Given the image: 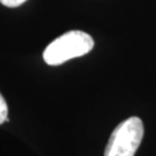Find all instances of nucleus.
I'll return each instance as SVG.
<instances>
[{"label": "nucleus", "mask_w": 156, "mask_h": 156, "mask_svg": "<svg viewBox=\"0 0 156 156\" xmlns=\"http://www.w3.org/2000/svg\"><path fill=\"white\" fill-rule=\"evenodd\" d=\"M27 0H0V2L4 6H6V7H12V8L22 5Z\"/></svg>", "instance_id": "obj_4"}, {"label": "nucleus", "mask_w": 156, "mask_h": 156, "mask_svg": "<svg viewBox=\"0 0 156 156\" xmlns=\"http://www.w3.org/2000/svg\"><path fill=\"white\" fill-rule=\"evenodd\" d=\"M94 48V39L81 30H71L59 36L46 46L43 59L48 65L57 66L67 60L87 55Z\"/></svg>", "instance_id": "obj_1"}, {"label": "nucleus", "mask_w": 156, "mask_h": 156, "mask_svg": "<svg viewBox=\"0 0 156 156\" xmlns=\"http://www.w3.org/2000/svg\"><path fill=\"white\" fill-rule=\"evenodd\" d=\"M7 115H8V106H7L5 98L2 97V95L0 94V124L8 122Z\"/></svg>", "instance_id": "obj_3"}, {"label": "nucleus", "mask_w": 156, "mask_h": 156, "mask_svg": "<svg viewBox=\"0 0 156 156\" xmlns=\"http://www.w3.org/2000/svg\"><path fill=\"white\" fill-rule=\"evenodd\" d=\"M144 138V124L139 117L124 120L113 129L104 156H134Z\"/></svg>", "instance_id": "obj_2"}]
</instances>
